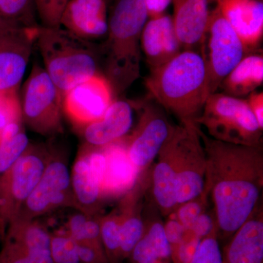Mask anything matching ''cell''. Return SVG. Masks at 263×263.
<instances>
[{
	"mask_svg": "<svg viewBox=\"0 0 263 263\" xmlns=\"http://www.w3.org/2000/svg\"><path fill=\"white\" fill-rule=\"evenodd\" d=\"M201 240L191 230H186L183 239L171 248L172 262H195Z\"/></svg>",
	"mask_w": 263,
	"mask_h": 263,
	"instance_id": "cell-34",
	"label": "cell"
},
{
	"mask_svg": "<svg viewBox=\"0 0 263 263\" xmlns=\"http://www.w3.org/2000/svg\"><path fill=\"white\" fill-rule=\"evenodd\" d=\"M35 43L45 70L63 95L76 85L102 74L100 48L92 41L78 37L62 27L39 25Z\"/></svg>",
	"mask_w": 263,
	"mask_h": 263,
	"instance_id": "cell-4",
	"label": "cell"
},
{
	"mask_svg": "<svg viewBox=\"0 0 263 263\" xmlns=\"http://www.w3.org/2000/svg\"><path fill=\"white\" fill-rule=\"evenodd\" d=\"M151 98L179 124L196 123L211 95L203 55L182 50L164 65L151 69L146 81Z\"/></svg>",
	"mask_w": 263,
	"mask_h": 263,
	"instance_id": "cell-2",
	"label": "cell"
},
{
	"mask_svg": "<svg viewBox=\"0 0 263 263\" xmlns=\"http://www.w3.org/2000/svg\"><path fill=\"white\" fill-rule=\"evenodd\" d=\"M0 15L27 29L38 27L34 0H0Z\"/></svg>",
	"mask_w": 263,
	"mask_h": 263,
	"instance_id": "cell-28",
	"label": "cell"
},
{
	"mask_svg": "<svg viewBox=\"0 0 263 263\" xmlns=\"http://www.w3.org/2000/svg\"><path fill=\"white\" fill-rule=\"evenodd\" d=\"M263 82L262 53H249L227 76L219 88L234 98L249 95Z\"/></svg>",
	"mask_w": 263,
	"mask_h": 263,
	"instance_id": "cell-24",
	"label": "cell"
},
{
	"mask_svg": "<svg viewBox=\"0 0 263 263\" xmlns=\"http://www.w3.org/2000/svg\"><path fill=\"white\" fill-rule=\"evenodd\" d=\"M259 1H262V0H259Z\"/></svg>",
	"mask_w": 263,
	"mask_h": 263,
	"instance_id": "cell-45",
	"label": "cell"
},
{
	"mask_svg": "<svg viewBox=\"0 0 263 263\" xmlns=\"http://www.w3.org/2000/svg\"><path fill=\"white\" fill-rule=\"evenodd\" d=\"M60 25L87 41L103 37L108 30V4L105 0H69Z\"/></svg>",
	"mask_w": 263,
	"mask_h": 263,
	"instance_id": "cell-16",
	"label": "cell"
},
{
	"mask_svg": "<svg viewBox=\"0 0 263 263\" xmlns=\"http://www.w3.org/2000/svg\"><path fill=\"white\" fill-rule=\"evenodd\" d=\"M217 0H173L175 30L183 50L203 45L206 34L210 5Z\"/></svg>",
	"mask_w": 263,
	"mask_h": 263,
	"instance_id": "cell-19",
	"label": "cell"
},
{
	"mask_svg": "<svg viewBox=\"0 0 263 263\" xmlns=\"http://www.w3.org/2000/svg\"><path fill=\"white\" fill-rule=\"evenodd\" d=\"M37 27H13L0 31V91H18L35 43Z\"/></svg>",
	"mask_w": 263,
	"mask_h": 263,
	"instance_id": "cell-13",
	"label": "cell"
},
{
	"mask_svg": "<svg viewBox=\"0 0 263 263\" xmlns=\"http://www.w3.org/2000/svg\"><path fill=\"white\" fill-rule=\"evenodd\" d=\"M71 186L75 198L77 211L90 214H98L103 202L101 183L90 167L84 147L70 170Z\"/></svg>",
	"mask_w": 263,
	"mask_h": 263,
	"instance_id": "cell-22",
	"label": "cell"
},
{
	"mask_svg": "<svg viewBox=\"0 0 263 263\" xmlns=\"http://www.w3.org/2000/svg\"><path fill=\"white\" fill-rule=\"evenodd\" d=\"M105 172L102 185L103 200L126 194L136 184L138 174L128 157L125 138L103 147Z\"/></svg>",
	"mask_w": 263,
	"mask_h": 263,
	"instance_id": "cell-21",
	"label": "cell"
},
{
	"mask_svg": "<svg viewBox=\"0 0 263 263\" xmlns=\"http://www.w3.org/2000/svg\"><path fill=\"white\" fill-rule=\"evenodd\" d=\"M51 155V144L31 143L0 179V237L7 230L42 176Z\"/></svg>",
	"mask_w": 263,
	"mask_h": 263,
	"instance_id": "cell-7",
	"label": "cell"
},
{
	"mask_svg": "<svg viewBox=\"0 0 263 263\" xmlns=\"http://www.w3.org/2000/svg\"><path fill=\"white\" fill-rule=\"evenodd\" d=\"M0 241H1V237H0Z\"/></svg>",
	"mask_w": 263,
	"mask_h": 263,
	"instance_id": "cell-44",
	"label": "cell"
},
{
	"mask_svg": "<svg viewBox=\"0 0 263 263\" xmlns=\"http://www.w3.org/2000/svg\"><path fill=\"white\" fill-rule=\"evenodd\" d=\"M247 101L259 127L263 130V93L254 91L249 95Z\"/></svg>",
	"mask_w": 263,
	"mask_h": 263,
	"instance_id": "cell-40",
	"label": "cell"
},
{
	"mask_svg": "<svg viewBox=\"0 0 263 263\" xmlns=\"http://www.w3.org/2000/svg\"><path fill=\"white\" fill-rule=\"evenodd\" d=\"M194 263H222L217 228L201 240Z\"/></svg>",
	"mask_w": 263,
	"mask_h": 263,
	"instance_id": "cell-35",
	"label": "cell"
},
{
	"mask_svg": "<svg viewBox=\"0 0 263 263\" xmlns=\"http://www.w3.org/2000/svg\"><path fill=\"white\" fill-rule=\"evenodd\" d=\"M173 0H144L148 18H155L165 14Z\"/></svg>",
	"mask_w": 263,
	"mask_h": 263,
	"instance_id": "cell-41",
	"label": "cell"
},
{
	"mask_svg": "<svg viewBox=\"0 0 263 263\" xmlns=\"http://www.w3.org/2000/svg\"><path fill=\"white\" fill-rule=\"evenodd\" d=\"M100 217L99 214L76 211L69 216L66 231L76 242L103 247L100 236Z\"/></svg>",
	"mask_w": 263,
	"mask_h": 263,
	"instance_id": "cell-26",
	"label": "cell"
},
{
	"mask_svg": "<svg viewBox=\"0 0 263 263\" xmlns=\"http://www.w3.org/2000/svg\"><path fill=\"white\" fill-rule=\"evenodd\" d=\"M200 136L207 161L204 187L214 202L218 238L229 240L260 205L262 146L217 141L201 128Z\"/></svg>",
	"mask_w": 263,
	"mask_h": 263,
	"instance_id": "cell-1",
	"label": "cell"
},
{
	"mask_svg": "<svg viewBox=\"0 0 263 263\" xmlns=\"http://www.w3.org/2000/svg\"><path fill=\"white\" fill-rule=\"evenodd\" d=\"M5 238L17 242L23 248L31 262L53 263L51 233L37 219L27 222L12 223L7 230Z\"/></svg>",
	"mask_w": 263,
	"mask_h": 263,
	"instance_id": "cell-23",
	"label": "cell"
},
{
	"mask_svg": "<svg viewBox=\"0 0 263 263\" xmlns=\"http://www.w3.org/2000/svg\"><path fill=\"white\" fill-rule=\"evenodd\" d=\"M63 97L45 69L34 64L20 99L23 123L41 136L54 138L62 134Z\"/></svg>",
	"mask_w": 263,
	"mask_h": 263,
	"instance_id": "cell-8",
	"label": "cell"
},
{
	"mask_svg": "<svg viewBox=\"0 0 263 263\" xmlns=\"http://www.w3.org/2000/svg\"><path fill=\"white\" fill-rule=\"evenodd\" d=\"M205 40H208L206 47L201 53L206 65L212 95L217 91L227 76L248 53L237 33L223 16L217 2L215 8L211 10Z\"/></svg>",
	"mask_w": 263,
	"mask_h": 263,
	"instance_id": "cell-9",
	"label": "cell"
},
{
	"mask_svg": "<svg viewBox=\"0 0 263 263\" xmlns=\"http://www.w3.org/2000/svg\"><path fill=\"white\" fill-rule=\"evenodd\" d=\"M69 0H34L36 13L44 27L59 28L64 10Z\"/></svg>",
	"mask_w": 263,
	"mask_h": 263,
	"instance_id": "cell-32",
	"label": "cell"
},
{
	"mask_svg": "<svg viewBox=\"0 0 263 263\" xmlns=\"http://www.w3.org/2000/svg\"><path fill=\"white\" fill-rule=\"evenodd\" d=\"M216 228H217V224L215 215L205 211L198 216L191 230L200 239L202 240Z\"/></svg>",
	"mask_w": 263,
	"mask_h": 263,
	"instance_id": "cell-38",
	"label": "cell"
},
{
	"mask_svg": "<svg viewBox=\"0 0 263 263\" xmlns=\"http://www.w3.org/2000/svg\"><path fill=\"white\" fill-rule=\"evenodd\" d=\"M108 37L100 48L105 79L114 97L122 95L141 75V37L148 21L144 0H114Z\"/></svg>",
	"mask_w": 263,
	"mask_h": 263,
	"instance_id": "cell-3",
	"label": "cell"
},
{
	"mask_svg": "<svg viewBox=\"0 0 263 263\" xmlns=\"http://www.w3.org/2000/svg\"><path fill=\"white\" fill-rule=\"evenodd\" d=\"M113 90L102 74L90 78L68 90L63 97V112L81 129L103 117L114 101Z\"/></svg>",
	"mask_w": 263,
	"mask_h": 263,
	"instance_id": "cell-12",
	"label": "cell"
},
{
	"mask_svg": "<svg viewBox=\"0 0 263 263\" xmlns=\"http://www.w3.org/2000/svg\"><path fill=\"white\" fill-rule=\"evenodd\" d=\"M141 48L151 69L164 65L182 51L171 15L147 21L141 33Z\"/></svg>",
	"mask_w": 263,
	"mask_h": 263,
	"instance_id": "cell-18",
	"label": "cell"
},
{
	"mask_svg": "<svg viewBox=\"0 0 263 263\" xmlns=\"http://www.w3.org/2000/svg\"><path fill=\"white\" fill-rule=\"evenodd\" d=\"M76 243L81 263H109L105 250L101 246L82 242Z\"/></svg>",
	"mask_w": 263,
	"mask_h": 263,
	"instance_id": "cell-37",
	"label": "cell"
},
{
	"mask_svg": "<svg viewBox=\"0 0 263 263\" xmlns=\"http://www.w3.org/2000/svg\"><path fill=\"white\" fill-rule=\"evenodd\" d=\"M135 110L132 102L114 100L103 117L79 129L84 145L100 148L124 139L133 127Z\"/></svg>",
	"mask_w": 263,
	"mask_h": 263,
	"instance_id": "cell-15",
	"label": "cell"
},
{
	"mask_svg": "<svg viewBox=\"0 0 263 263\" xmlns=\"http://www.w3.org/2000/svg\"><path fill=\"white\" fill-rule=\"evenodd\" d=\"M178 152V205L193 200L202 193L205 185L207 161L196 123L179 124Z\"/></svg>",
	"mask_w": 263,
	"mask_h": 263,
	"instance_id": "cell-11",
	"label": "cell"
},
{
	"mask_svg": "<svg viewBox=\"0 0 263 263\" xmlns=\"http://www.w3.org/2000/svg\"><path fill=\"white\" fill-rule=\"evenodd\" d=\"M114 0H105V2H106L107 3V4H108V3H112V2H113Z\"/></svg>",
	"mask_w": 263,
	"mask_h": 263,
	"instance_id": "cell-43",
	"label": "cell"
},
{
	"mask_svg": "<svg viewBox=\"0 0 263 263\" xmlns=\"http://www.w3.org/2000/svg\"><path fill=\"white\" fill-rule=\"evenodd\" d=\"M196 124L207 136L224 143L262 146V129L246 100L224 93L209 95Z\"/></svg>",
	"mask_w": 263,
	"mask_h": 263,
	"instance_id": "cell-5",
	"label": "cell"
},
{
	"mask_svg": "<svg viewBox=\"0 0 263 263\" xmlns=\"http://www.w3.org/2000/svg\"><path fill=\"white\" fill-rule=\"evenodd\" d=\"M209 195L210 192L204 187L198 196L180 204L170 215L181 223L185 230H191L198 216L206 211Z\"/></svg>",
	"mask_w": 263,
	"mask_h": 263,
	"instance_id": "cell-30",
	"label": "cell"
},
{
	"mask_svg": "<svg viewBox=\"0 0 263 263\" xmlns=\"http://www.w3.org/2000/svg\"><path fill=\"white\" fill-rule=\"evenodd\" d=\"M13 27H19V26L13 23V22H10L9 21L6 20V19L3 18V17L0 15V31Z\"/></svg>",
	"mask_w": 263,
	"mask_h": 263,
	"instance_id": "cell-42",
	"label": "cell"
},
{
	"mask_svg": "<svg viewBox=\"0 0 263 263\" xmlns=\"http://www.w3.org/2000/svg\"><path fill=\"white\" fill-rule=\"evenodd\" d=\"M18 91H0V132L11 123L22 120Z\"/></svg>",
	"mask_w": 263,
	"mask_h": 263,
	"instance_id": "cell-33",
	"label": "cell"
},
{
	"mask_svg": "<svg viewBox=\"0 0 263 263\" xmlns=\"http://www.w3.org/2000/svg\"><path fill=\"white\" fill-rule=\"evenodd\" d=\"M51 249L53 263H81L77 243L66 230L51 233Z\"/></svg>",
	"mask_w": 263,
	"mask_h": 263,
	"instance_id": "cell-31",
	"label": "cell"
},
{
	"mask_svg": "<svg viewBox=\"0 0 263 263\" xmlns=\"http://www.w3.org/2000/svg\"><path fill=\"white\" fill-rule=\"evenodd\" d=\"M30 141L25 129L9 139L0 141V179L23 155Z\"/></svg>",
	"mask_w": 263,
	"mask_h": 263,
	"instance_id": "cell-29",
	"label": "cell"
},
{
	"mask_svg": "<svg viewBox=\"0 0 263 263\" xmlns=\"http://www.w3.org/2000/svg\"><path fill=\"white\" fill-rule=\"evenodd\" d=\"M145 231L132 250L129 263H171V249L162 221L145 223Z\"/></svg>",
	"mask_w": 263,
	"mask_h": 263,
	"instance_id": "cell-25",
	"label": "cell"
},
{
	"mask_svg": "<svg viewBox=\"0 0 263 263\" xmlns=\"http://www.w3.org/2000/svg\"><path fill=\"white\" fill-rule=\"evenodd\" d=\"M179 125H174L159 152L152 172V193L156 205L168 216L178 206L177 170Z\"/></svg>",
	"mask_w": 263,
	"mask_h": 263,
	"instance_id": "cell-14",
	"label": "cell"
},
{
	"mask_svg": "<svg viewBox=\"0 0 263 263\" xmlns=\"http://www.w3.org/2000/svg\"><path fill=\"white\" fill-rule=\"evenodd\" d=\"M263 212L259 205L224 246L222 263L263 262Z\"/></svg>",
	"mask_w": 263,
	"mask_h": 263,
	"instance_id": "cell-20",
	"label": "cell"
},
{
	"mask_svg": "<svg viewBox=\"0 0 263 263\" xmlns=\"http://www.w3.org/2000/svg\"><path fill=\"white\" fill-rule=\"evenodd\" d=\"M139 118L130 136L125 138L129 160L141 176L157 158L173 125L155 100L136 103Z\"/></svg>",
	"mask_w": 263,
	"mask_h": 263,
	"instance_id": "cell-10",
	"label": "cell"
},
{
	"mask_svg": "<svg viewBox=\"0 0 263 263\" xmlns=\"http://www.w3.org/2000/svg\"><path fill=\"white\" fill-rule=\"evenodd\" d=\"M223 16L240 37L247 53L258 47L263 36V3L259 0H217Z\"/></svg>",
	"mask_w": 263,
	"mask_h": 263,
	"instance_id": "cell-17",
	"label": "cell"
},
{
	"mask_svg": "<svg viewBox=\"0 0 263 263\" xmlns=\"http://www.w3.org/2000/svg\"><path fill=\"white\" fill-rule=\"evenodd\" d=\"M164 232L168 240L171 249L183 239L186 230L172 216H168V219L163 223Z\"/></svg>",
	"mask_w": 263,
	"mask_h": 263,
	"instance_id": "cell-39",
	"label": "cell"
},
{
	"mask_svg": "<svg viewBox=\"0 0 263 263\" xmlns=\"http://www.w3.org/2000/svg\"><path fill=\"white\" fill-rule=\"evenodd\" d=\"M102 245L109 263H123L120 251V216L118 209L100 217Z\"/></svg>",
	"mask_w": 263,
	"mask_h": 263,
	"instance_id": "cell-27",
	"label": "cell"
},
{
	"mask_svg": "<svg viewBox=\"0 0 263 263\" xmlns=\"http://www.w3.org/2000/svg\"><path fill=\"white\" fill-rule=\"evenodd\" d=\"M0 251V263H32L23 248L15 240L5 238Z\"/></svg>",
	"mask_w": 263,
	"mask_h": 263,
	"instance_id": "cell-36",
	"label": "cell"
},
{
	"mask_svg": "<svg viewBox=\"0 0 263 263\" xmlns=\"http://www.w3.org/2000/svg\"><path fill=\"white\" fill-rule=\"evenodd\" d=\"M65 208L77 211L71 186L68 156L65 148L51 144V155L41 179L10 224L34 220Z\"/></svg>",
	"mask_w": 263,
	"mask_h": 263,
	"instance_id": "cell-6",
	"label": "cell"
}]
</instances>
